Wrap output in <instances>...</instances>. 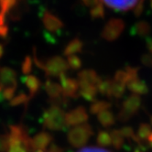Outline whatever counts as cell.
<instances>
[{
    "label": "cell",
    "instance_id": "1",
    "mask_svg": "<svg viewBox=\"0 0 152 152\" xmlns=\"http://www.w3.org/2000/svg\"><path fill=\"white\" fill-rule=\"evenodd\" d=\"M9 144L7 152H31V138L21 125L10 126Z\"/></svg>",
    "mask_w": 152,
    "mask_h": 152
},
{
    "label": "cell",
    "instance_id": "2",
    "mask_svg": "<svg viewBox=\"0 0 152 152\" xmlns=\"http://www.w3.org/2000/svg\"><path fill=\"white\" fill-rule=\"evenodd\" d=\"M34 63L39 68L44 71L46 76L59 77L61 73H65L68 69V63L61 56H51L45 61L39 60L34 51Z\"/></svg>",
    "mask_w": 152,
    "mask_h": 152
},
{
    "label": "cell",
    "instance_id": "3",
    "mask_svg": "<svg viewBox=\"0 0 152 152\" xmlns=\"http://www.w3.org/2000/svg\"><path fill=\"white\" fill-rule=\"evenodd\" d=\"M42 125L51 131H61L66 126L65 112L61 106L51 104L42 114Z\"/></svg>",
    "mask_w": 152,
    "mask_h": 152
},
{
    "label": "cell",
    "instance_id": "4",
    "mask_svg": "<svg viewBox=\"0 0 152 152\" xmlns=\"http://www.w3.org/2000/svg\"><path fill=\"white\" fill-rule=\"evenodd\" d=\"M93 135L94 130L92 126L87 123H84L73 126L67 135V140L72 147L79 148L87 143Z\"/></svg>",
    "mask_w": 152,
    "mask_h": 152
},
{
    "label": "cell",
    "instance_id": "5",
    "mask_svg": "<svg viewBox=\"0 0 152 152\" xmlns=\"http://www.w3.org/2000/svg\"><path fill=\"white\" fill-rule=\"evenodd\" d=\"M141 106V97L138 94H132L123 101L120 111L117 114V119L120 122H127L139 110Z\"/></svg>",
    "mask_w": 152,
    "mask_h": 152
},
{
    "label": "cell",
    "instance_id": "6",
    "mask_svg": "<svg viewBox=\"0 0 152 152\" xmlns=\"http://www.w3.org/2000/svg\"><path fill=\"white\" fill-rule=\"evenodd\" d=\"M125 30V22L121 18H111L104 26L101 32L102 38L106 41H115Z\"/></svg>",
    "mask_w": 152,
    "mask_h": 152
},
{
    "label": "cell",
    "instance_id": "7",
    "mask_svg": "<svg viewBox=\"0 0 152 152\" xmlns=\"http://www.w3.org/2000/svg\"><path fill=\"white\" fill-rule=\"evenodd\" d=\"M59 79L62 90V95L65 98H76L79 95L78 80L69 77L66 73H61L59 76Z\"/></svg>",
    "mask_w": 152,
    "mask_h": 152
},
{
    "label": "cell",
    "instance_id": "8",
    "mask_svg": "<svg viewBox=\"0 0 152 152\" xmlns=\"http://www.w3.org/2000/svg\"><path fill=\"white\" fill-rule=\"evenodd\" d=\"M89 118L87 110L83 106H77L65 114V124L66 126H76L87 122Z\"/></svg>",
    "mask_w": 152,
    "mask_h": 152
},
{
    "label": "cell",
    "instance_id": "9",
    "mask_svg": "<svg viewBox=\"0 0 152 152\" xmlns=\"http://www.w3.org/2000/svg\"><path fill=\"white\" fill-rule=\"evenodd\" d=\"M44 90L50 98L51 104H62L67 98L62 95V90L60 83L50 79H47L44 83Z\"/></svg>",
    "mask_w": 152,
    "mask_h": 152
},
{
    "label": "cell",
    "instance_id": "10",
    "mask_svg": "<svg viewBox=\"0 0 152 152\" xmlns=\"http://www.w3.org/2000/svg\"><path fill=\"white\" fill-rule=\"evenodd\" d=\"M0 88L2 91H16L17 88V73L8 67L0 68Z\"/></svg>",
    "mask_w": 152,
    "mask_h": 152
},
{
    "label": "cell",
    "instance_id": "11",
    "mask_svg": "<svg viewBox=\"0 0 152 152\" xmlns=\"http://www.w3.org/2000/svg\"><path fill=\"white\" fill-rule=\"evenodd\" d=\"M53 137L50 133L42 131L31 138V152H45L52 143Z\"/></svg>",
    "mask_w": 152,
    "mask_h": 152
},
{
    "label": "cell",
    "instance_id": "12",
    "mask_svg": "<svg viewBox=\"0 0 152 152\" xmlns=\"http://www.w3.org/2000/svg\"><path fill=\"white\" fill-rule=\"evenodd\" d=\"M41 20L44 28L50 32H58L64 26L62 20L49 10H45L43 12L41 16Z\"/></svg>",
    "mask_w": 152,
    "mask_h": 152
},
{
    "label": "cell",
    "instance_id": "13",
    "mask_svg": "<svg viewBox=\"0 0 152 152\" xmlns=\"http://www.w3.org/2000/svg\"><path fill=\"white\" fill-rule=\"evenodd\" d=\"M101 1L113 10L126 12L134 9L139 0H101Z\"/></svg>",
    "mask_w": 152,
    "mask_h": 152
},
{
    "label": "cell",
    "instance_id": "14",
    "mask_svg": "<svg viewBox=\"0 0 152 152\" xmlns=\"http://www.w3.org/2000/svg\"><path fill=\"white\" fill-rule=\"evenodd\" d=\"M97 87L95 85L89 84L86 83L79 82V95L88 102H94L97 95Z\"/></svg>",
    "mask_w": 152,
    "mask_h": 152
},
{
    "label": "cell",
    "instance_id": "15",
    "mask_svg": "<svg viewBox=\"0 0 152 152\" xmlns=\"http://www.w3.org/2000/svg\"><path fill=\"white\" fill-rule=\"evenodd\" d=\"M126 87L132 94H136L138 95H144L148 93V86L145 81L141 80L139 77H136L130 80L126 83Z\"/></svg>",
    "mask_w": 152,
    "mask_h": 152
},
{
    "label": "cell",
    "instance_id": "16",
    "mask_svg": "<svg viewBox=\"0 0 152 152\" xmlns=\"http://www.w3.org/2000/svg\"><path fill=\"white\" fill-rule=\"evenodd\" d=\"M23 83L27 86V88L29 93V97H33L41 88V81L35 75H31V74H27L22 78Z\"/></svg>",
    "mask_w": 152,
    "mask_h": 152
},
{
    "label": "cell",
    "instance_id": "17",
    "mask_svg": "<svg viewBox=\"0 0 152 152\" xmlns=\"http://www.w3.org/2000/svg\"><path fill=\"white\" fill-rule=\"evenodd\" d=\"M78 82H83V83H86L89 84H93V85H97L98 83L100 77L97 74V72L94 70L91 69H86V70H83L81 71L78 75Z\"/></svg>",
    "mask_w": 152,
    "mask_h": 152
},
{
    "label": "cell",
    "instance_id": "18",
    "mask_svg": "<svg viewBox=\"0 0 152 152\" xmlns=\"http://www.w3.org/2000/svg\"><path fill=\"white\" fill-rule=\"evenodd\" d=\"M83 42L79 38H75L72 39L68 44L65 46L63 50V55L65 56H71L75 55L76 53H80L83 51Z\"/></svg>",
    "mask_w": 152,
    "mask_h": 152
},
{
    "label": "cell",
    "instance_id": "19",
    "mask_svg": "<svg viewBox=\"0 0 152 152\" xmlns=\"http://www.w3.org/2000/svg\"><path fill=\"white\" fill-rule=\"evenodd\" d=\"M97 120L104 127H110L115 123V116L110 109H106L97 114Z\"/></svg>",
    "mask_w": 152,
    "mask_h": 152
},
{
    "label": "cell",
    "instance_id": "20",
    "mask_svg": "<svg viewBox=\"0 0 152 152\" xmlns=\"http://www.w3.org/2000/svg\"><path fill=\"white\" fill-rule=\"evenodd\" d=\"M150 30H151L150 25L147 22V21H144V20L137 21L131 28V32L133 35L138 36L141 38L148 37Z\"/></svg>",
    "mask_w": 152,
    "mask_h": 152
},
{
    "label": "cell",
    "instance_id": "21",
    "mask_svg": "<svg viewBox=\"0 0 152 152\" xmlns=\"http://www.w3.org/2000/svg\"><path fill=\"white\" fill-rule=\"evenodd\" d=\"M112 83H113V79H110V78L102 79V78H100L98 83H97V85H96L97 91H98L104 96L111 97Z\"/></svg>",
    "mask_w": 152,
    "mask_h": 152
},
{
    "label": "cell",
    "instance_id": "22",
    "mask_svg": "<svg viewBox=\"0 0 152 152\" xmlns=\"http://www.w3.org/2000/svg\"><path fill=\"white\" fill-rule=\"evenodd\" d=\"M151 132H152V126H150V124L141 123L137 129V137L140 142L143 144V142L144 143L147 142V139H148V136L151 134Z\"/></svg>",
    "mask_w": 152,
    "mask_h": 152
},
{
    "label": "cell",
    "instance_id": "23",
    "mask_svg": "<svg viewBox=\"0 0 152 152\" xmlns=\"http://www.w3.org/2000/svg\"><path fill=\"white\" fill-rule=\"evenodd\" d=\"M112 106L110 102H107L104 100H100V101H94L90 105L89 111L92 115H97L100 112L106 110V109H110V107Z\"/></svg>",
    "mask_w": 152,
    "mask_h": 152
},
{
    "label": "cell",
    "instance_id": "24",
    "mask_svg": "<svg viewBox=\"0 0 152 152\" xmlns=\"http://www.w3.org/2000/svg\"><path fill=\"white\" fill-rule=\"evenodd\" d=\"M110 135H111L113 147L117 150L121 149L124 146L125 137H123L120 129H112L110 132Z\"/></svg>",
    "mask_w": 152,
    "mask_h": 152
},
{
    "label": "cell",
    "instance_id": "25",
    "mask_svg": "<svg viewBox=\"0 0 152 152\" xmlns=\"http://www.w3.org/2000/svg\"><path fill=\"white\" fill-rule=\"evenodd\" d=\"M96 142L101 148H108L112 145L111 135L105 130H101L98 132L96 137Z\"/></svg>",
    "mask_w": 152,
    "mask_h": 152
},
{
    "label": "cell",
    "instance_id": "26",
    "mask_svg": "<svg viewBox=\"0 0 152 152\" xmlns=\"http://www.w3.org/2000/svg\"><path fill=\"white\" fill-rule=\"evenodd\" d=\"M126 84L120 82H117L113 79L112 88H111V97H114L115 99H119L123 97L125 91H126Z\"/></svg>",
    "mask_w": 152,
    "mask_h": 152
},
{
    "label": "cell",
    "instance_id": "27",
    "mask_svg": "<svg viewBox=\"0 0 152 152\" xmlns=\"http://www.w3.org/2000/svg\"><path fill=\"white\" fill-rule=\"evenodd\" d=\"M18 0H0V13L6 15L17 4Z\"/></svg>",
    "mask_w": 152,
    "mask_h": 152
},
{
    "label": "cell",
    "instance_id": "28",
    "mask_svg": "<svg viewBox=\"0 0 152 152\" xmlns=\"http://www.w3.org/2000/svg\"><path fill=\"white\" fill-rule=\"evenodd\" d=\"M29 99H30L29 95H28L24 93H20L19 94L13 97L10 104H11V105H13V106H18L20 104H25L28 103Z\"/></svg>",
    "mask_w": 152,
    "mask_h": 152
},
{
    "label": "cell",
    "instance_id": "29",
    "mask_svg": "<svg viewBox=\"0 0 152 152\" xmlns=\"http://www.w3.org/2000/svg\"><path fill=\"white\" fill-rule=\"evenodd\" d=\"M90 16L94 19L104 18V7L102 3L90 9Z\"/></svg>",
    "mask_w": 152,
    "mask_h": 152
},
{
    "label": "cell",
    "instance_id": "30",
    "mask_svg": "<svg viewBox=\"0 0 152 152\" xmlns=\"http://www.w3.org/2000/svg\"><path fill=\"white\" fill-rule=\"evenodd\" d=\"M67 63H68V66L69 68L72 69V70H80L82 65H83V62H82V60L77 56V55H71V56H68L67 58Z\"/></svg>",
    "mask_w": 152,
    "mask_h": 152
},
{
    "label": "cell",
    "instance_id": "31",
    "mask_svg": "<svg viewBox=\"0 0 152 152\" xmlns=\"http://www.w3.org/2000/svg\"><path fill=\"white\" fill-rule=\"evenodd\" d=\"M32 66H33V61H32V59L29 56H27L22 62V67H21L22 72L25 75L29 74V72L32 70Z\"/></svg>",
    "mask_w": 152,
    "mask_h": 152
},
{
    "label": "cell",
    "instance_id": "32",
    "mask_svg": "<svg viewBox=\"0 0 152 152\" xmlns=\"http://www.w3.org/2000/svg\"><path fill=\"white\" fill-rule=\"evenodd\" d=\"M9 144L8 134L0 135V152H7Z\"/></svg>",
    "mask_w": 152,
    "mask_h": 152
},
{
    "label": "cell",
    "instance_id": "33",
    "mask_svg": "<svg viewBox=\"0 0 152 152\" xmlns=\"http://www.w3.org/2000/svg\"><path fill=\"white\" fill-rule=\"evenodd\" d=\"M145 3H146V0H139V1L137 2V4L136 5V7L133 9L135 17H140L141 14L143 13L144 7H145Z\"/></svg>",
    "mask_w": 152,
    "mask_h": 152
},
{
    "label": "cell",
    "instance_id": "34",
    "mask_svg": "<svg viewBox=\"0 0 152 152\" xmlns=\"http://www.w3.org/2000/svg\"><path fill=\"white\" fill-rule=\"evenodd\" d=\"M141 62L146 67L148 68H152V54H150L149 52L148 53H144L142 56H141Z\"/></svg>",
    "mask_w": 152,
    "mask_h": 152
},
{
    "label": "cell",
    "instance_id": "35",
    "mask_svg": "<svg viewBox=\"0 0 152 152\" xmlns=\"http://www.w3.org/2000/svg\"><path fill=\"white\" fill-rule=\"evenodd\" d=\"M77 152H111V151L98 147H85L79 149Z\"/></svg>",
    "mask_w": 152,
    "mask_h": 152
},
{
    "label": "cell",
    "instance_id": "36",
    "mask_svg": "<svg viewBox=\"0 0 152 152\" xmlns=\"http://www.w3.org/2000/svg\"><path fill=\"white\" fill-rule=\"evenodd\" d=\"M100 1H101V0H82L83 4L85 7H89L90 9L94 7H96L97 5H99L101 3Z\"/></svg>",
    "mask_w": 152,
    "mask_h": 152
},
{
    "label": "cell",
    "instance_id": "37",
    "mask_svg": "<svg viewBox=\"0 0 152 152\" xmlns=\"http://www.w3.org/2000/svg\"><path fill=\"white\" fill-rule=\"evenodd\" d=\"M46 151L47 152H63V148L61 146L57 145V144L51 143L48 147V148L46 149Z\"/></svg>",
    "mask_w": 152,
    "mask_h": 152
},
{
    "label": "cell",
    "instance_id": "38",
    "mask_svg": "<svg viewBox=\"0 0 152 152\" xmlns=\"http://www.w3.org/2000/svg\"><path fill=\"white\" fill-rule=\"evenodd\" d=\"M8 33V27L7 25L0 26V38H6Z\"/></svg>",
    "mask_w": 152,
    "mask_h": 152
},
{
    "label": "cell",
    "instance_id": "39",
    "mask_svg": "<svg viewBox=\"0 0 152 152\" xmlns=\"http://www.w3.org/2000/svg\"><path fill=\"white\" fill-rule=\"evenodd\" d=\"M147 143H148V147L152 149V132H151V134L148 136V137L147 139Z\"/></svg>",
    "mask_w": 152,
    "mask_h": 152
},
{
    "label": "cell",
    "instance_id": "40",
    "mask_svg": "<svg viewBox=\"0 0 152 152\" xmlns=\"http://www.w3.org/2000/svg\"><path fill=\"white\" fill-rule=\"evenodd\" d=\"M5 18H6V15L0 13V26L5 24Z\"/></svg>",
    "mask_w": 152,
    "mask_h": 152
},
{
    "label": "cell",
    "instance_id": "41",
    "mask_svg": "<svg viewBox=\"0 0 152 152\" xmlns=\"http://www.w3.org/2000/svg\"><path fill=\"white\" fill-rule=\"evenodd\" d=\"M3 52H4V48L2 45H0V57L3 55Z\"/></svg>",
    "mask_w": 152,
    "mask_h": 152
},
{
    "label": "cell",
    "instance_id": "42",
    "mask_svg": "<svg viewBox=\"0 0 152 152\" xmlns=\"http://www.w3.org/2000/svg\"><path fill=\"white\" fill-rule=\"evenodd\" d=\"M149 121H150V126H152V115L149 116Z\"/></svg>",
    "mask_w": 152,
    "mask_h": 152
},
{
    "label": "cell",
    "instance_id": "43",
    "mask_svg": "<svg viewBox=\"0 0 152 152\" xmlns=\"http://www.w3.org/2000/svg\"><path fill=\"white\" fill-rule=\"evenodd\" d=\"M150 7H151V9H152V0H150Z\"/></svg>",
    "mask_w": 152,
    "mask_h": 152
},
{
    "label": "cell",
    "instance_id": "44",
    "mask_svg": "<svg viewBox=\"0 0 152 152\" xmlns=\"http://www.w3.org/2000/svg\"><path fill=\"white\" fill-rule=\"evenodd\" d=\"M135 152H142V151H140V150H136Z\"/></svg>",
    "mask_w": 152,
    "mask_h": 152
}]
</instances>
